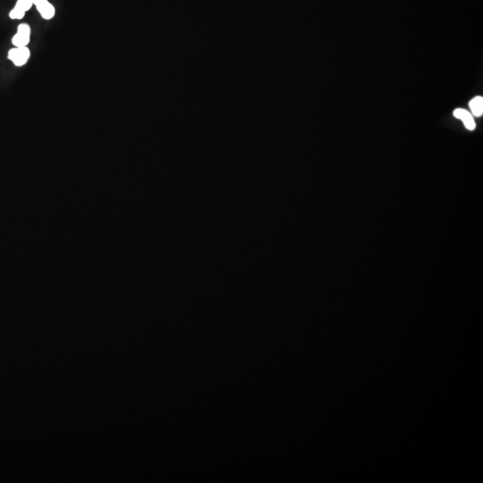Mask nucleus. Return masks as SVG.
I'll list each match as a JSON object with an SVG mask.
<instances>
[{"label":"nucleus","instance_id":"obj_1","mask_svg":"<svg viewBox=\"0 0 483 483\" xmlns=\"http://www.w3.org/2000/svg\"><path fill=\"white\" fill-rule=\"evenodd\" d=\"M30 49L27 47H19L10 49L8 52V58L15 64L16 66H23L26 64L30 58Z\"/></svg>","mask_w":483,"mask_h":483},{"label":"nucleus","instance_id":"obj_2","mask_svg":"<svg viewBox=\"0 0 483 483\" xmlns=\"http://www.w3.org/2000/svg\"><path fill=\"white\" fill-rule=\"evenodd\" d=\"M30 26H29L28 24H26V23H23V24H20L19 27H18L17 32H16L15 36L13 37L12 42H13V44H14L16 48H19V47H27V45H28L29 42H30Z\"/></svg>","mask_w":483,"mask_h":483},{"label":"nucleus","instance_id":"obj_3","mask_svg":"<svg viewBox=\"0 0 483 483\" xmlns=\"http://www.w3.org/2000/svg\"><path fill=\"white\" fill-rule=\"evenodd\" d=\"M33 5L44 19H51L55 15V8L48 0H33Z\"/></svg>","mask_w":483,"mask_h":483},{"label":"nucleus","instance_id":"obj_4","mask_svg":"<svg viewBox=\"0 0 483 483\" xmlns=\"http://www.w3.org/2000/svg\"><path fill=\"white\" fill-rule=\"evenodd\" d=\"M454 116L463 121L465 127L468 130H473L475 128V122L473 120L472 115L469 113L468 111L462 110V109H457L454 111Z\"/></svg>","mask_w":483,"mask_h":483},{"label":"nucleus","instance_id":"obj_5","mask_svg":"<svg viewBox=\"0 0 483 483\" xmlns=\"http://www.w3.org/2000/svg\"><path fill=\"white\" fill-rule=\"evenodd\" d=\"M470 109L472 110L473 116L479 117L482 116L483 113V98L482 97H476L470 101Z\"/></svg>","mask_w":483,"mask_h":483},{"label":"nucleus","instance_id":"obj_6","mask_svg":"<svg viewBox=\"0 0 483 483\" xmlns=\"http://www.w3.org/2000/svg\"><path fill=\"white\" fill-rule=\"evenodd\" d=\"M33 5V0H18L17 3H16V6L15 8H18L21 11L25 12L28 11L31 6Z\"/></svg>","mask_w":483,"mask_h":483},{"label":"nucleus","instance_id":"obj_7","mask_svg":"<svg viewBox=\"0 0 483 483\" xmlns=\"http://www.w3.org/2000/svg\"><path fill=\"white\" fill-rule=\"evenodd\" d=\"M24 15H25L24 12L21 11L20 9L15 7V8L10 12L9 16L11 17L12 19H22L23 16H24Z\"/></svg>","mask_w":483,"mask_h":483}]
</instances>
